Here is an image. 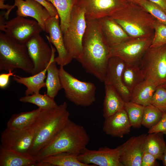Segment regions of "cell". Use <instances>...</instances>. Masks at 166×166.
Wrapping results in <instances>:
<instances>
[{"label":"cell","mask_w":166,"mask_h":166,"mask_svg":"<svg viewBox=\"0 0 166 166\" xmlns=\"http://www.w3.org/2000/svg\"><path fill=\"white\" fill-rule=\"evenodd\" d=\"M87 21L82 50L76 59L87 72L104 82L110 56V47L102 33L99 19Z\"/></svg>","instance_id":"1"},{"label":"cell","mask_w":166,"mask_h":166,"mask_svg":"<svg viewBox=\"0 0 166 166\" xmlns=\"http://www.w3.org/2000/svg\"><path fill=\"white\" fill-rule=\"evenodd\" d=\"M66 102L53 109L41 110L31 126L34 131L32 145L28 154L34 158L54 138L69 119Z\"/></svg>","instance_id":"2"},{"label":"cell","mask_w":166,"mask_h":166,"mask_svg":"<svg viewBox=\"0 0 166 166\" xmlns=\"http://www.w3.org/2000/svg\"><path fill=\"white\" fill-rule=\"evenodd\" d=\"M89 140V136L84 127L69 119L34 158L38 162L48 156L62 152L78 155L86 148Z\"/></svg>","instance_id":"3"},{"label":"cell","mask_w":166,"mask_h":166,"mask_svg":"<svg viewBox=\"0 0 166 166\" xmlns=\"http://www.w3.org/2000/svg\"><path fill=\"white\" fill-rule=\"evenodd\" d=\"M109 17L131 38L153 37L156 19L140 5L128 2Z\"/></svg>","instance_id":"4"},{"label":"cell","mask_w":166,"mask_h":166,"mask_svg":"<svg viewBox=\"0 0 166 166\" xmlns=\"http://www.w3.org/2000/svg\"><path fill=\"white\" fill-rule=\"evenodd\" d=\"M33 63L26 44L19 43L0 32V70L9 72L19 69L32 74Z\"/></svg>","instance_id":"5"},{"label":"cell","mask_w":166,"mask_h":166,"mask_svg":"<svg viewBox=\"0 0 166 166\" xmlns=\"http://www.w3.org/2000/svg\"><path fill=\"white\" fill-rule=\"evenodd\" d=\"M59 75L65 96L77 106L87 107L95 101L96 88L93 83L81 81L74 77L60 66Z\"/></svg>","instance_id":"6"},{"label":"cell","mask_w":166,"mask_h":166,"mask_svg":"<svg viewBox=\"0 0 166 166\" xmlns=\"http://www.w3.org/2000/svg\"><path fill=\"white\" fill-rule=\"evenodd\" d=\"M140 62L144 80L157 86L166 83V44L150 47Z\"/></svg>","instance_id":"7"},{"label":"cell","mask_w":166,"mask_h":166,"mask_svg":"<svg viewBox=\"0 0 166 166\" xmlns=\"http://www.w3.org/2000/svg\"><path fill=\"white\" fill-rule=\"evenodd\" d=\"M84 9L77 5L73 8L69 26L63 33L65 46L70 58L78 57L82 50V41L87 25Z\"/></svg>","instance_id":"8"},{"label":"cell","mask_w":166,"mask_h":166,"mask_svg":"<svg viewBox=\"0 0 166 166\" xmlns=\"http://www.w3.org/2000/svg\"><path fill=\"white\" fill-rule=\"evenodd\" d=\"M135 137H131L123 144L114 148L104 147L97 150H91L86 148L77 155V158L81 162L89 165L123 166L120 161V156Z\"/></svg>","instance_id":"9"},{"label":"cell","mask_w":166,"mask_h":166,"mask_svg":"<svg viewBox=\"0 0 166 166\" xmlns=\"http://www.w3.org/2000/svg\"><path fill=\"white\" fill-rule=\"evenodd\" d=\"M2 15H1V31L21 44H26L33 37L43 31L35 20L18 15L6 22L4 21Z\"/></svg>","instance_id":"10"},{"label":"cell","mask_w":166,"mask_h":166,"mask_svg":"<svg viewBox=\"0 0 166 166\" xmlns=\"http://www.w3.org/2000/svg\"><path fill=\"white\" fill-rule=\"evenodd\" d=\"M153 37H131L110 47V56L118 57L126 63H137L150 47Z\"/></svg>","instance_id":"11"},{"label":"cell","mask_w":166,"mask_h":166,"mask_svg":"<svg viewBox=\"0 0 166 166\" xmlns=\"http://www.w3.org/2000/svg\"><path fill=\"white\" fill-rule=\"evenodd\" d=\"M26 45L34 66L32 75H35L48 66L56 49L51 45L50 47L40 34L31 38Z\"/></svg>","instance_id":"12"},{"label":"cell","mask_w":166,"mask_h":166,"mask_svg":"<svg viewBox=\"0 0 166 166\" xmlns=\"http://www.w3.org/2000/svg\"><path fill=\"white\" fill-rule=\"evenodd\" d=\"M34 137V131L32 126L22 129L6 128L1 133L0 145L6 149L28 153Z\"/></svg>","instance_id":"13"},{"label":"cell","mask_w":166,"mask_h":166,"mask_svg":"<svg viewBox=\"0 0 166 166\" xmlns=\"http://www.w3.org/2000/svg\"><path fill=\"white\" fill-rule=\"evenodd\" d=\"M128 2L125 0H77V5L84 9L88 20L110 16Z\"/></svg>","instance_id":"14"},{"label":"cell","mask_w":166,"mask_h":166,"mask_svg":"<svg viewBox=\"0 0 166 166\" xmlns=\"http://www.w3.org/2000/svg\"><path fill=\"white\" fill-rule=\"evenodd\" d=\"M45 31L49 34L46 36L48 42L52 43L57 51L58 55L54 61L59 66H64L72 61L66 50L63 34L60 26L59 15L51 16L46 21Z\"/></svg>","instance_id":"15"},{"label":"cell","mask_w":166,"mask_h":166,"mask_svg":"<svg viewBox=\"0 0 166 166\" xmlns=\"http://www.w3.org/2000/svg\"><path fill=\"white\" fill-rule=\"evenodd\" d=\"M125 63L120 58L111 57L109 61L104 82L113 87L124 101H130L131 93L124 85L122 81V73Z\"/></svg>","instance_id":"16"},{"label":"cell","mask_w":166,"mask_h":166,"mask_svg":"<svg viewBox=\"0 0 166 166\" xmlns=\"http://www.w3.org/2000/svg\"><path fill=\"white\" fill-rule=\"evenodd\" d=\"M13 8L17 7V15L24 17H29L36 20L45 31V25L51 17L48 11L34 0H14Z\"/></svg>","instance_id":"17"},{"label":"cell","mask_w":166,"mask_h":166,"mask_svg":"<svg viewBox=\"0 0 166 166\" xmlns=\"http://www.w3.org/2000/svg\"><path fill=\"white\" fill-rule=\"evenodd\" d=\"M131 126L124 108L105 119L103 131L107 135L122 138L130 132Z\"/></svg>","instance_id":"18"},{"label":"cell","mask_w":166,"mask_h":166,"mask_svg":"<svg viewBox=\"0 0 166 166\" xmlns=\"http://www.w3.org/2000/svg\"><path fill=\"white\" fill-rule=\"evenodd\" d=\"M99 20L102 33L110 47L118 45L131 38L111 17L106 16Z\"/></svg>","instance_id":"19"},{"label":"cell","mask_w":166,"mask_h":166,"mask_svg":"<svg viewBox=\"0 0 166 166\" xmlns=\"http://www.w3.org/2000/svg\"><path fill=\"white\" fill-rule=\"evenodd\" d=\"M147 134L136 136L121 155L120 161L123 166H141L143 144Z\"/></svg>","instance_id":"20"},{"label":"cell","mask_w":166,"mask_h":166,"mask_svg":"<svg viewBox=\"0 0 166 166\" xmlns=\"http://www.w3.org/2000/svg\"><path fill=\"white\" fill-rule=\"evenodd\" d=\"M37 162L28 153L5 148L0 146V166H34Z\"/></svg>","instance_id":"21"},{"label":"cell","mask_w":166,"mask_h":166,"mask_svg":"<svg viewBox=\"0 0 166 166\" xmlns=\"http://www.w3.org/2000/svg\"><path fill=\"white\" fill-rule=\"evenodd\" d=\"M103 117L106 119L124 107L125 101L118 92L109 85H105Z\"/></svg>","instance_id":"22"},{"label":"cell","mask_w":166,"mask_h":166,"mask_svg":"<svg viewBox=\"0 0 166 166\" xmlns=\"http://www.w3.org/2000/svg\"><path fill=\"white\" fill-rule=\"evenodd\" d=\"M48 65L42 71L30 77H22L14 74L13 76V80L17 83L23 85L26 87L25 92V95L39 93L42 88L45 87V80L46 77Z\"/></svg>","instance_id":"23"},{"label":"cell","mask_w":166,"mask_h":166,"mask_svg":"<svg viewBox=\"0 0 166 166\" xmlns=\"http://www.w3.org/2000/svg\"><path fill=\"white\" fill-rule=\"evenodd\" d=\"M157 86L155 84L144 80L132 90L130 101L144 106L151 104Z\"/></svg>","instance_id":"24"},{"label":"cell","mask_w":166,"mask_h":166,"mask_svg":"<svg viewBox=\"0 0 166 166\" xmlns=\"http://www.w3.org/2000/svg\"><path fill=\"white\" fill-rule=\"evenodd\" d=\"M55 53H53L47 69L45 81L47 89L46 94L53 99L57 96L59 91L62 89L59 69L57 68V63L54 61Z\"/></svg>","instance_id":"25"},{"label":"cell","mask_w":166,"mask_h":166,"mask_svg":"<svg viewBox=\"0 0 166 166\" xmlns=\"http://www.w3.org/2000/svg\"><path fill=\"white\" fill-rule=\"evenodd\" d=\"M42 110L39 108L32 111L14 113L6 124V128L13 129H22L31 127Z\"/></svg>","instance_id":"26"},{"label":"cell","mask_w":166,"mask_h":166,"mask_svg":"<svg viewBox=\"0 0 166 166\" xmlns=\"http://www.w3.org/2000/svg\"><path fill=\"white\" fill-rule=\"evenodd\" d=\"M122 78L124 84L131 93L134 88L144 80L140 66L137 63H125Z\"/></svg>","instance_id":"27"},{"label":"cell","mask_w":166,"mask_h":166,"mask_svg":"<svg viewBox=\"0 0 166 166\" xmlns=\"http://www.w3.org/2000/svg\"><path fill=\"white\" fill-rule=\"evenodd\" d=\"M55 7L59 15L60 26L62 33L69 26L70 16L77 0H47Z\"/></svg>","instance_id":"28"},{"label":"cell","mask_w":166,"mask_h":166,"mask_svg":"<svg viewBox=\"0 0 166 166\" xmlns=\"http://www.w3.org/2000/svg\"><path fill=\"white\" fill-rule=\"evenodd\" d=\"M40 161L49 163L51 166H95L81 162L77 158V155L67 152L50 156Z\"/></svg>","instance_id":"29"},{"label":"cell","mask_w":166,"mask_h":166,"mask_svg":"<svg viewBox=\"0 0 166 166\" xmlns=\"http://www.w3.org/2000/svg\"><path fill=\"white\" fill-rule=\"evenodd\" d=\"M160 135V133L147 135L143 144V150L153 155L157 160H162L163 145L165 141Z\"/></svg>","instance_id":"30"},{"label":"cell","mask_w":166,"mask_h":166,"mask_svg":"<svg viewBox=\"0 0 166 166\" xmlns=\"http://www.w3.org/2000/svg\"><path fill=\"white\" fill-rule=\"evenodd\" d=\"M19 100L23 103L35 105L42 110L51 109L58 106L54 99L46 94H42L39 93H34L31 95H25L21 97Z\"/></svg>","instance_id":"31"},{"label":"cell","mask_w":166,"mask_h":166,"mask_svg":"<svg viewBox=\"0 0 166 166\" xmlns=\"http://www.w3.org/2000/svg\"><path fill=\"white\" fill-rule=\"evenodd\" d=\"M144 106L130 101L125 102L124 109L127 113L131 127H140Z\"/></svg>","instance_id":"32"},{"label":"cell","mask_w":166,"mask_h":166,"mask_svg":"<svg viewBox=\"0 0 166 166\" xmlns=\"http://www.w3.org/2000/svg\"><path fill=\"white\" fill-rule=\"evenodd\" d=\"M163 113L151 104L144 106L142 125L148 129L155 125L161 119Z\"/></svg>","instance_id":"33"},{"label":"cell","mask_w":166,"mask_h":166,"mask_svg":"<svg viewBox=\"0 0 166 166\" xmlns=\"http://www.w3.org/2000/svg\"><path fill=\"white\" fill-rule=\"evenodd\" d=\"M139 5L157 20L166 25V13L160 6L148 0H142Z\"/></svg>","instance_id":"34"},{"label":"cell","mask_w":166,"mask_h":166,"mask_svg":"<svg viewBox=\"0 0 166 166\" xmlns=\"http://www.w3.org/2000/svg\"><path fill=\"white\" fill-rule=\"evenodd\" d=\"M154 34L150 47H155L166 44V25L156 19L154 23Z\"/></svg>","instance_id":"35"},{"label":"cell","mask_w":166,"mask_h":166,"mask_svg":"<svg viewBox=\"0 0 166 166\" xmlns=\"http://www.w3.org/2000/svg\"><path fill=\"white\" fill-rule=\"evenodd\" d=\"M151 105L163 113L166 112V88L162 85L158 86L153 94Z\"/></svg>","instance_id":"36"},{"label":"cell","mask_w":166,"mask_h":166,"mask_svg":"<svg viewBox=\"0 0 166 166\" xmlns=\"http://www.w3.org/2000/svg\"><path fill=\"white\" fill-rule=\"evenodd\" d=\"M160 133L166 135V113H163L161 119L155 125L149 129L148 133Z\"/></svg>","instance_id":"37"},{"label":"cell","mask_w":166,"mask_h":166,"mask_svg":"<svg viewBox=\"0 0 166 166\" xmlns=\"http://www.w3.org/2000/svg\"><path fill=\"white\" fill-rule=\"evenodd\" d=\"M157 159L153 155L146 152H144L141 159V166H155L157 164Z\"/></svg>","instance_id":"38"},{"label":"cell","mask_w":166,"mask_h":166,"mask_svg":"<svg viewBox=\"0 0 166 166\" xmlns=\"http://www.w3.org/2000/svg\"><path fill=\"white\" fill-rule=\"evenodd\" d=\"M44 7L49 12L51 16L59 15L55 7L47 0H34Z\"/></svg>","instance_id":"39"},{"label":"cell","mask_w":166,"mask_h":166,"mask_svg":"<svg viewBox=\"0 0 166 166\" xmlns=\"http://www.w3.org/2000/svg\"><path fill=\"white\" fill-rule=\"evenodd\" d=\"M8 72L7 73H2L0 74V88L2 89H4L8 86L10 77H13L15 74L13 71Z\"/></svg>","instance_id":"40"},{"label":"cell","mask_w":166,"mask_h":166,"mask_svg":"<svg viewBox=\"0 0 166 166\" xmlns=\"http://www.w3.org/2000/svg\"><path fill=\"white\" fill-rule=\"evenodd\" d=\"M162 9L166 13V0H148Z\"/></svg>","instance_id":"41"},{"label":"cell","mask_w":166,"mask_h":166,"mask_svg":"<svg viewBox=\"0 0 166 166\" xmlns=\"http://www.w3.org/2000/svg\"><path fill=\"white\" fill-rule=\"evenodd\" d=\"M163 152L162 160L163 165L166 166V144L165 142L163 145Z\"/></svg>","instance_id":"42"},{"label":"cell","mask_w":166,"mask_h":166,"mask_svg":"<svg viewBox=\"0 0 166 166\" xmlns=\"http://www.w3.org/2000/svg\"><path fill=\"white\" fill-rule=\"evenodd\" d=\"M127 2L139 5L140 2L142 0H125Z\"/></svg>","instance_id":"43"},{"label":"cell","mask_w":166,"mask_h":166,"mask_svg":"<svg viewBox=\"0 0 166 166\" xmlns=\"http://www.w3.org/2000/svg\"><path fill=\"white\" fill-rule=\"evenodd\" d=\"M162 85L165 88H166V83Z\"/></svg>","instance_id":"44"},{"label":"cell","mask_w":166,"mask_h":166,"mask_svg":"<svg viewBox=\"0 0 166 166\" xmlns=\"http://www.w3.org/2000/svg\"><path fill=\"white\" fill-rule=\"evenodd\" d=\"M6 0H0V2H4Z\"/></svg>","instance_id":"45"},{"label":"cell","mask_w":166,"mask_h":166,"mask_svg":"<svg viewBox=\"0 0 166 166\" xmlns=\"http://www.w3.org/2000/svg\"></svg>","instance_id":"46"}]
</instances>
